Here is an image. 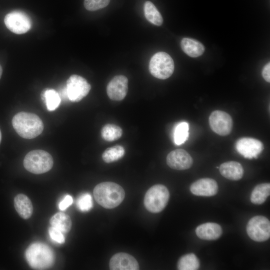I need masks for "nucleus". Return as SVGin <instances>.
Returning <instances> with one entry per match:
<instances>
[{"label": "nucleus", "mask_w": 270, "mask_h": 270, "mask_svg": "<svg viewBox=\"0 0 270 270\" xmlns=\"http://www.w3.org/2000/svg\"><path fill=\"white\" fill-rule=\"evenodd\" d=\"M42 100L45 102L47 110L49 111L55 110L61 101L58 93L53 89H46L42 94Z\"/></svg>", "instance_id": "obj_24"}, {"label": "nucleus", "mask_w": 270, "mask_h": 270, "mask_svg": "<svg viewBox=\"0 0 270 270\" xmlns=\"http://www.w3.org/2000/svg\"><path fill=\"white\" fill-rule=\"evenodd\" d=\"M29 265L36 270H45L54 263L55 256L52 250L47 244L36 242L30 244L25 252Z\"/></svg>", "instance_id": "obj_3"}, {"label": "nucleus", "mask_w": 270, "mask_h": 270, "mask_svg": "<svg viewBox=\"0 0 270 270\" xmlns=\"http://www.w3.org/2000/svg\"><path fill=\"white\" fill-rule=\"evenodd\" d=\"M53 164L52 156L48 152L40 150L30 152L24 160L25 168L34 174H41L49 171Z\"/></svg>", "instance_id": "obj_4"}, {"label": "nucleus", "mask_w": 270, "mask_h": 270, "mask_svg": "<svg viewBox=\"0 0 270 270\" xmlns=\"http://www.w3.org/2000/svg\"><path fill=\"white\" fill-rule=\"evenodd\" d=\"M196 236L204 240L218 239L222 233V227L214 222H206L198 226L196 229Z\"/></svg>", "instance_id": "obj_16"}, {"label": "nucleus", "mask_w": 270, "mask_h": 270, "mask_svg": "<svg viewBox=\"0 0 270 270\" xmlns=\"http://www.w3.org/2000/svg\"><path fill=\"white\" fill-rule=\"evenodd\" d=\"M14 128L21 137L32 139L40 135L43 131L44 124L36 114L20 112L12 120Z\"/></svg>", "instance_id": "obj_2"}, {"label": "nucleus", "mask_w": 270, "mask_h": 270, "mask_svg": "<svg viewBox=\"0 0 270 270\" xmlns=\"http://www.w3.org/2000/svg\"><path fill=\"white\" fill-rule=\"evenodd\" d=\"M14 208L18 214L24 219L30 218L33 212V206L30 199L25 194H18L14 199Z\"/></svg>", "instance_id": "obj_18"}, {"label": "nucleus", "mask_w": 270, "mask_h": 270, "mask_svg": "<svg viewBox=\"0 0 270 270\" xmlns=\"http://www.w3.org/2000/svg\"><path fill=\"white\" fill-rule=\"evenodd\" d=\"M92 200L89 193H84L78 198L76 200L78 208L82 212H88L92 207Z\"/></svg>", "instance_id": "obj_28"}, {"label": "nucleus", "mask_w": 270, "mask_h": 270, "mask_svg": "<svg viewBox=\"0 0 270 270\" xmlns=\"http://www.w3.org/2000/svg\"><path fill=\"white\" fill-rule=\"evenodd\" d=\"M65 88L68 99L78 102L88 95L91 86L84 78L72 74L67 80Z\"/></svg>", "instance_id": "obj_8"}, {"label": "nucleus", "mask_w": 270, "mask_h": 270, "mask_svg": "<svg viewBox=\"0 0 270 270\" xmlns=\"http://www.w3.org/2000/svg\"><path fill=\"white\" fill-rule=\"evenodd\" d=\"M52 226L54 227L63 233L68 232L72 228V220L70 217L64 212H58L50 220Z\"/></svg>", "instance_id": "obj_21"}, {"label": "nucleus", "mask_w": 270, "mask_h": 270, "mask_svg": "<svg viewBox=\"0 0 270 270\" xmlns=\"http://www.w3.org/2000/svg\"><path fill=\"white\" fill-rule=\"evenodd\" d=\"M1 140H2V133H1L0 130V142H1Z\"/></svg>", "instance_id": "obj_34"}, {"label": "nucleus", "mask_w": 270, "mask_h": 270, "mask_svg": "<svg viewBox=\"0 0 270 270\" xmlns=\"http://www.w3.org/2000/svg\"><path fill=\"white\" fill-rule=\"evenodd\" d=\"M125 150L123 146L116 145L108 148L102 155L104 161L106 163H110L117 161L122 158L124 154Z\"/></svg>", "instance_id": "obj_26"}, {"label": "nucleus", "mask_w": 270, "mask_h": 270, "mask_svg": "<svg viewBox=\"0 0 270 270\" xmlns=\"http://www.w3.org/2000/svg\"><path fill=\"white\" fill-rule=\"evenodd\" d=\"M236 149L244 158L248 159L257 158L264 149L262 142L250 137L239 138L236 142Z\"/></svg>", "instance_id": "obj_11"}, {"label": "nucleus", "mask_w": 270, "mask_h": 270, "mask_svg": "<svg viewBox=\"0 0 270 270\" xmlns=\"http://www.w3.org/2000/svg\"><path fill=\"white\" fill-rule=\"evenodd\" d=\"M110 0H84V8L89 11H95L106 6Z\"/></svg>", "instance_id": "obj_29"}, {"label": "nucleus", "mask_w": 270, "mask_h": 270, "mask_svg": "<svg viewBox=\"0 0 270 270\" xmlns=\"http://www.w3.org/2000/svg\"><path fill=\"white\" fill-rule=\"evenodd\" d=\"M174 64L172 57L165 52H158L153 55L149 63V70L154 77L165 80L174 72Z\"/></svg>", "instance_id": "obj_6"}, {"label": "nucleus", "mask_w": 270, "mask_h": 270, "mask_svg": "<svg viewBox=\"0 0 270 270\" xmlns=\"http://www.w3.org/2000/svg\"><path fill=\"white\" fill-rule=\"evenodd\" d=\"M216 182L210 178H202L193 182L190 186V191L194 195L211 196L216 195L218 191Z\"/></svg>", "instance_id": "obj_14"}, {"label": "nucleus", "mask_w": 270, "mask_h": 270, "mask_svg": "<svg viewBox=\"0 0 270 270\" xmlns=\"http://www.w3.org/2000/svg\"><path fill=\"white\" fill-rule=\"evenodd\" d=\"M212 130L218 135L225 136L229 134L232 128V120L227 112L216 110L212 112L208 119Z\"/></svg>", "instance_id": "obj_10"}, {"label": "nucleus", "mask_w": 270, "mask_h": 270, "mask_svg": "<svg viewBox=\"0 0 270 270\" xmlns=\"http://www.w3.org/2000/svg\"><path fill=\"white\" fill-rule=\"evenodd\" d=\"M144 10L146 19L150 23L160 26L163 22V18L156 6L150 1L144 4Z\"/></svg>", "instance_id": "obj_22"}, {"label": "nucleus", "mask_w": 270, "mask_h": 270, "mask_svg": "<svg viewBox=\"0 0 270 270\" xmlns=\"http://www.w3.org/2000/svg\"><path fill=\"white\" fill-rule=\"evenodd\" d=\"M110 268L112 270H138V262L132 256L125 253L118 252L114 254L110 261Z\"/></svg>", "instance_id": "obj_15"}, {"label": "nucleus", "mask_w": 270, "mask_h": 270, "mask_svg": "<svg viewBox=\"0 0 270 270\" xmlns=\"http://www.w3.org/2000/svg\"><path fill=\"white\" fill-rule=\"evenodd\" d=\"M2 66L0 64V79L2 77Z\"/></svg>", "instance_id": "obj_33"}, {"label": "nucleus", "mask_w": 270, "mask_h": 270, "mask_svg": "<svg viewBox=\"0 0 270 270\" xmlns=\"http://www.w3.org/2000/svg\"><path fill=\"white\" fill-rule=\"evenodd\" d=\"M246 229L248 236L254 241L262 242L270 237V222L264 216H256L251 218Z\"/></svg>", "instance_id": "obj_7"}, {"label": "nucleus", "mask_w": 270, "mask_h": 270, "mask_svg": "<svg viewBox=\"0 0 270 270\" xmlns=\"http://www.w3.org/2000/svg\"><path fill=\"white\" fill-rule=\"evenodd\" d=\"M169 198L170 192L166 186L156 184L150 187L146 193L144 206L150 212L158 213L165 208Z\"/></svg>", "instance_id": "obj_5"}, {"label": "nucleus", "mask_w": 270, "mask_h": 270, "mask_svg": "<svg viewBox=\"0 0 270 270\" xmlns=\"http://www.w3.org/2000/svg\"><path fill=\"white\" fill-rule=\"evenodd\" d=\"M219 169L220 174L224 177L232 180H238L241 179L244 172L242 164L235 161L224 162L221 164Z\"/></svg>", "instance_id": "obj_17"}, {"label": "nucleus", "mask_w": 270, "mask_h": 270, "mask_svg": "<svg viewBox=\"0 0 270 270\" xmlns=\"http://www.w3.org/2000/svg\"><path fill=\"white\" fill-rule=\"evenodd\" d=\"M96 202L106 208H113L123 201L125 196L124 188L113 182H103L97 184L94 189Z\"/></svg>", "instance_id": "obj_1"}, {"label": "nucleus", "mask_w": 270, "mask_h": 270, "mask_svg": "<svg viewBox=\"0 0 270 270\" xmlns=\"http://www.w3.org/2000/svg\"><path fill=\"white\" fill-rule=\"evenodd\" d=\"M200 266L199 260L193 253L182 256L177 264V268L179 270H196Z\"/></svg>", "instance_id": "obj_23"}, {"label": "nucleus", "mask_w": 270, "mask_h": 270, "mask_svg": "<svg viewBox=\"0 0 270 270\" xmlns=\"http://www.w3.org/2000/svg\"><path fill=\"white\" fill-rule=\"evenodd\" d=\"M262 76L266 81L270 82V63H268L263 68Z\"/></svg>", "instance_id": "obj_32"}, {"label": "nucleus", "mask_w": 270, "mask_h": 270, "mask_svg": "<svg viewBox=\"0 0 270 270\" xmlns=\"http://www.w3.org/2000/svg\"><path fill=\"white\" fill-rule=\"evenodd\" d=\"M4 22L6 27L16 34H23L31 28L30 19L24 12L14 10L8 13L4 17Z\"/></svg>", "instance_id": "obj_9"}, {"label": "nucleus", "mask_w": 270, "mask_h": 270, "mask_svg": "<svg viewBox=\"0 0 270 270\" xmlns=\"http://www.w3.org/2000/svg\"><path fill=\"white\" fill-rule=\"evenodd\" d=\"M128 89V80L123 75L114 76L106 86L108 98L113 100L120 101L126 97Z\"/></svg>", "instance_id": "obj_12"}, {"label": "nucleus", "mask_w": 270, "mask_h": 270, "mask_svg": "<svg viewBox=\"0 0 270 270\" xmlns=\"http://www.w3.org/2000/svg\"><path fill=\"white\" fill-rule=\"evenodd\" d=\"M189 125L186 122H181L178 124L174 130V140L176 145L184 144L188 138Z\"/></svg>", "instance_id": "obj_27"}, {"label": "nucleus", "mask_w": 270, "mask_h": 270, "mask_svg": "<svg viewBox=\"0 0 270 270\" xmlns=\"http://www.w3.org/2000/svg\"><path fill=\"white\" fill-rule=\"evenodd\" d=\"M122 128L114 124L104 125L101 130V135L104 140L108 142H113L119 139L122 136Z\"/></svg>", "instance_id": "obj_25"}, {"label": "nucleus", "mask_w": 270, "mask_h": 270, "mask_svg": "<svg viewBox=\"0 0 270 270\" xmlns=\"http://www.w3.org/2000/svg\"><path fill=\"white\" fill-rule=\"evenodd\" d=\"M48 234L52 240L58 244H63L65 242V238L62 232L59 230L51 226L48 229Z\"/></svg>", "instance_id": "obj_30"}, {"label": "nucleus", "mask_w": 270, "mask_h": 270, "mask_svg": "<svg viewBox=\"0 0 270 270\" xmlns=\"http://www.w3.org/2000/svg\"><path fill=\"white\" fill-rule=\"evenodd\" d=\"M73 202V200L70 195L66 196L59 203L58 208L61 210H64L70 206Z\"/></svg>", "instance_id": "obj_31"}, {"label": "nucleus", "mask_w": 270, "mask_h": 270, "mask_svg": "<svg viewBox=\"0 0 270 270\" xmlns=\"http://www.w3.org/2000/svg\"><path fill=\"white\" fill-rule=\"evenodd\" d=\"M180 46L183 52L192 58L200 56L204 52V45L193 38H183L180 42Z\"/></svg>", "instance_id": "obj_19"}, {"label": "nucleus", "mask_w": 270, "mask_h": 270, "mask_svg": "<svg viewBox=\"0 0 270 270\" xmlns=\"http://www.w3.org/2000/svg\"><path fill=\"white\" fill-rule=\"evenodd\" d=\"M270 194V183H262L254 187L250 194V201L255 204H263Z\"/></svg>", "instance_id": "obj_20"}, {"label": "nucleus", "mask_w": 270, "mask_h": 270, "mask_svg": "<svg viewBox=\"0 0 270 270\" xmlns=\"http://www.w3.org/2000/svg\"><path fill=\"white\" fill-rule=\"evenodd\" d=\"M193 160L190 155L183 149H176L170 152L166 156L167 164L172 168L185 170L190 168Z\"/></svg>", "instance_id": "obj_13"}]
</instances>
